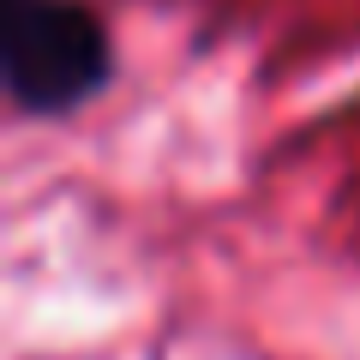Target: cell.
Listing matches in <instances>:
<instances>
[{
	"mask_svg": "<svg viewBox=\"0 0 360 360\" xmlns=\"http://www.w3.org/2000/svg\"><path fill=\"white\" fill-rule=\"evenodd\" d=\"M0 78L18 115H72L115 78V42L84 0H0Z\"/></svg>",
	"mask_w": 360,
	"mask_h": 360,
	"instance_id": "6da1fadb",
	"label": "cell"
}]
</instances>
